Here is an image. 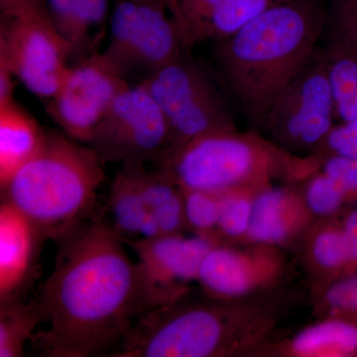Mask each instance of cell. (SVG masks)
I'll return each mask as SVG.
<instances>
[{
    "label": "cell",
    "instance_id": "6da1fadb",
    "mask_svg": "<svg viewBox=\"0 0 357 357\" xmlns=\"http://www.w3.org/2000/svg\"><path fill=\"white\" fill-rule=\"evenodd\" d=\"M53 271L35 298L42 357H110L143 312L136 261L95 215L57 243Z\"/></svg>",
    "mask_w": 357,
    "mask_h": 357
},
{
    "label": "cell",
    "instance_id": "7a4b0ae2",
    "mask_svg": "<svg viewBox=\"0 0 357 357\" xmlns=\"http://www.w3.org/2000/svg\"><path fill=\"white\" fill-rule=\"evenodd\" d=\"M328 13L321 0H279L217 42L222 83L253 126L262 128L276 98L318 54Z\"/></svg>",
    "mask_w": 357,
    "mask_h": 357
},
{
    "label": "cell",
    "instance_id": "3957f363",
    "mask_svg": "<svg viewBox=\"0 0 357 357\" xmlns=\"http://www.w3.org/2000/svg\"><path fill=\"white\" fill-rule=\"evenodd\" d=\"M103 181L105 164L91 147L47 131L43 147L1 189V198L56 243L98 213Z\"/></svg>",
    "mask_w": 357,
    "mask_h": 357
},
{
    "label": "cell",
    "instance_id": "277c9868",
    "mask_svg": "<svg viewBox=\"0 0 357 357\" xmlns=\"http://www.w3.org/2000/svg\"><path fill=\"white\" fill-rule=\"evenodd\" d=\"M155 169L181 189L220 195L260 190L278 176H309L317 163L312 156L298 158L258 134L236 128L206 134L172 150Z\"/></svg>",
    "mask_w": 357,
    "mask_h": 357
},
{
    "label": "cell",
    "instance_id": "5b68a950",
    "mask_svg": "<svg viewBox=\"0 0 357 357\" xmlns=\"http://www.w3.org/2000/svg\"><path fill=\"white\" fill-rule=\"evenodd\" d=\"M185 296L148 310L110 357H213L241 347L243 312L230 301L187 303Z\"/></svg>",
    "mask_w": 357,
    "mask_h": 357
},
{
    "label": "cell",
    "instance_id": "8992f818",
    "mask_svg": "<svg viewBox=\"0 0 357 357\" xmlns=\"http://www.w3.org/2000/svg\"><path fill=\"white\" fill-rule=\"evenodd\" d=\"M141 84L165 116L170 151L206 134L236 128L217 84L190 50Z\"/></svg>",
    "mask_w": 357,
    "mask_h": 357
},
{
    "label": "cell",
    "instance_id": "52a82bcc",
    "mask_svg": "<svg viewBox=\"0 0 357 357\" xmlns=\"http://www.w3.org/2000/svg\"><path fill=\"white\" fill-rule=\"evenodd\" d=\"M188 50L166 0H116L100 53L128 83L141 84Z\"/></svg>",
    "mask_w": 357,
    "mask_h": 357
},
{
    "label": "cell",
    "instance_id": "ba28073f",
    "mask_svg": "<svg viewBox=\"0 0 357 357\" xmlns=\"http://www.w3.org/2000/svg\"><path fill=\"white\" fill-rule=\"evenodd\" d=\"M337 119L335 96L323 51L284 89L261 129L285 151H316ZM292 154V153H291Z\"/></svg>",
    "mask_w": 357,
    "mask_h": 357
},
{
    "label": "cell",
    "instance_id": "9c48e42d",
    "mask_svg": "<svg viewBox=\"0 0 357 357\" xmlns=\"http://www.w3.org/2000/svg\"><path fill=\"white\" fill-rule=\"evenodd\" d=\"M103 164L156 165L170 151L163 112L141 84H129L115 98L88 144Z\"/></svg>",
    "mask_w": 357,
    "mask_h": 357
},
{
    "label": "cell",
    "instance_id": "30bf717a",
    "mask_svg": "<svg viewBox=\"0 0 357 357\" xmlns=\"http://www.w3.org/2000/svg\"><path fill=\"white\" fill-rule=\"evenodd\" d=\"M72 49L52 25L44 7L2 14L0 61L28 91L49 100L69 69Z\"/></svg>",
    "mask_w": 357,
    "mask_h": 357
},
{
    "label": "cell",
    "instance_id": "8fae6325",
    "mask_svg": "<svg viewBox=\"0 0 357 357\" xmlns=\"http://www.w3.org/2000/svg\"><path fill=\"white\" fill-rule=\"evenodd\" d=\"M100 52L70 65L47 112L66 135L88 145L115 98L129 86Z\"/></svg>",
    "mask_w": 357,
    "mask_h": 357
},
{
    "label": "cell",
    "instance_id": "7c38bea8",
    "mask_svg": "<svg viewBox=\"0 0 357 357\" xmlns=\"http://www.w3.org/2000/svg\"><path fill=\"white\" fill-rule=\"evenodd\" d=\"M218 241L208 237L165 234L126 244L137 260L145 312L178 299L198 282L204 256Z\"/></svg>",
    "mask_w": 357,
    "mask_h": 357
},
{
    "label": "cell",
    "instance_id": "4fadbf2b",
    "mask_svg": "<svg viewBox=\"0 0 357 357\" xmlns=\"http://www.w3.org/2000/svg\"><path fill=\"white\" fill-rule=\"evenodd\" d=\"M188 49L220 42L279 0H166Z\"/></svg>",
    "mask_w": 357,
    "mask_h": 357
},
{
    "label": "cell",
    "instance_id": "5bb4252c",
    "mask_svg": "<svg viewBox=\"0 0 357 357\" xmlns=\"http://www.w3.org/2000/svg\"><path fill=\"white\" fill-rule=\"evenodd\" d=\"M46 238L8 199L0 204V301L23 298L38 267Z\"/></svg>",
    "mask_w": 357,
    "mask_h": 357
},
{
    "label": "cell",
    "instance_id": "9a60e30c",
    "mask_svg": "<svg viewBox=\"0 0 357 357\" xmlns=\"http://www.w3.org/2000/svg\"><path fill=\"white\" fill-rule=\"evenodd\" d=\"M269 255L215 243L204 256L198 282L208 297L231 301L243 297L270 280L276 271Z\"/></svg>",
    "mask_w": 357,
    "mask_h": 357
},
{
    "label": "cell",
    "instance_id": "2e32d148",
    "mask_svg": "<svg viewBox=\"0 0 357 357\" xmlns=\"http://www.w3.org/2000/svg\"><path fill=\"white\" fill-rule=\"evenodd\" d=\"M96 215L126 244L162 236L132 166L128 163L121 164L105 206L98 208Z\"/></svg>",
    "mask_w": 357,
    "mask_h": 357
},
{
    "label": "cell",
    "instance_id": "e0dca14e",
    "mask_svg": "<svg viewBox=\"0 0 357 357\" xmlns=\"http://www.w3.org/2000/svg\"><path fill=\"white\" fill-rule=\"evenodd\" d=\"M304 198L287 188L266 185L256 192L248 236L260 245L288 243L306 225Z\"/></svg>",
    "mask_w": 357,
    "mask_h": 357
},
{
    "label": "cell",
    "instance_id": "ac0fdd59",
    "mask_svg": "<svg viewBox=\"0 0 357 357\" xmlns=\"http://www.w3.org/2000/svg\"><path fill=\"white\" fill-rule=\"evenodd\" d=\"M110 0H44L49 20L69 44L73 57L93 54L107 22Z\"/></svg>",
    "mask_w": 357,
    "mask_h": 357
},
{
    "label": "cell",
    "instance_id": "d6986e66",
    "mask_svg": "<svg viewBox=\"0 0 357 357\" xmlns=\"http://www.w3.org/2000/svg\"><path fill=\"white\" fill-rule=\"evenodd\" d=\"M47 131L15 100L0 105V189L35 156Z\"/></svg>",
    "mask_w": 357,
    "mask_h": 357
},
{
    "label": "cell",
    "instance_id": "ffe728a7",
    "mask_svg": "<svg viewBox=\"0 0 357 357\" xmlns=\"http://www.w3.org/2000/svg\"><path fill=\"white\" fill-rule=\"evenodd\" d=\"M288 349L292 356L299 357H356L357 321L333 314L301 331Z\"/></svg>",
    "mask_w": 357,
    "mask_h": 357
},
{
    "label": "cell",
    "instance_id": "44dd1931",
    "mask_svg": "<svg viewBox=\"0 0 357 357\" xmlns=\"http://www.w3.org/2000/svg\"><path fill=\"white\" fill-rule=\"evenodd\" d=\"M128 164L132 166L141 191L158 223L162 236L182 234L185 227L182 189L157 169L148 170L144 164Z\"/></svg>",
    "mask_w": 357,
    "mask_h": 357
},
{
    "label": "cell",
    "instance_id": "7402d4cb",
    "mask_svg": "<svg viewBox=\"0 0 357 357\" xmlns=\"http://www.w3.org/2000/svg\"><path fill=\"white\" fill-rule=\"evenodd\" d=\"M40 325L34 300L23 298L0 301V357L24 356L25 347L31 342Z\"/></svg>",
    "mask_w": 357,
    "mask_h": 357
},
{
    "label": "cell",
    "instance_id": "603a6c76",
    "mask_svg": "<svg viewBox=\"0 0 357 357\" xmlns=\"http://www.w3.org/2000/svg\"><path fill=\"white\" fill-rule=\"evenodd\" d=\"M325 55L335 96L337 119H357V59L345 55Z\"/></svg>",
    "mask_w": 357,
    "mask_h": 357
},
{
    "label": "cell",
    "instance_id": "cb8c5ba5",
    "mask_svg": "<svg viewBox=\"0 0 357 357\" xmlns=\"http://www.w3.org/2000/svg\"><path fill=\"white\" fill-rule=\"evenodd\" d=\"M259 190L237 189L220 195L218 239L241 238L248 236L252 213L253 199Z\"/></svg>",
    "mask_w": 357,
    "mask_h": 357
},
{
    "label": "cell",
    "instance_id": "d4e9b609",
    "mask_svg": "<svg viewBox=\"0 0 357 357\" xmlns=\"http://www.w3.org/2000/svg\"><path fill=\"white\" fill-rule=\"evenodd\" d=\"M184 196L185 227L198 236L218 241V223L220 217V195L198 190L182 189Z\"/></svg>",
    "mask_w": 357,
    "mask_h": 357
},
{
    "label": "cell",
    "instance_id": "484cf974",
    "mask_svg": "<svg viewBox=\"0 0 357 357\" xmlns=\"http://www.w3.org/2000/svg\"><path fill=\"white\" fill-rule=\"evenodd\" d=\"M311 250L316 264L335 274V279L347 275L349 259L340 222L319 230L314 237Z\"/></svg>",
    "mask_w": 357,
    "mask_h": 357
},
{
    "label": "cell",
    "instance_id": "4316f807",
    "mask_svg": "<svg viewBox=\"0 0 357 357\" xmlns=\"http://www.w3.org/2000/svg\"><path fill=\"white\" fill-rule=\"evenodd\" d=\"M310 177L304 196L310 213L326 217L337 213L351 202L344 188L321 169L310 174Z\"/></svg>",
    "mask_w": 357,
    "mask_h": 357
},
{
    "label": "cell",
    "instance_id": "83f0119b",
    "mask_svg": "<svg viewBox=\"0 0 357 357\" xmlns=\"http://www.w3.org/2000/svg\"><path fill=\"white\" fill-rule=\"evenodd\" d=\"M325 304L333 314L357 321V272L335 279L326 288Z\"/></svg>",
    "mask_w": 357,
    "mask_h": 357
},
{
    "label": "cell",
    "instance_id": "f1b7e54d",
    "mask_svg": "<svg viewBox=\"0 0 357 357\" xmlns=\"http://www.w3.org/2000/svg\"><path fill=\"white\" fill-rule=\"evenodd\" d=\"M321 162L328 156L357 160V119L333 126L321 146L312 153Z\"/></svg>",
    "mask_w": 357,
    "mask_h": 357
},
{
    "label": "cell",
    "instance_id": "f546056e",
    "mask_svg": "<svg viewBox=\"0 0 357 357\" xmlns=\"http://www.w3.org/2000/svg\"><path fill=\"white\" fill-rule=\"evenodd\" d=\"M14 79L16 77L10 69L7 67L6 63L0 61V105H6L14 100Z\"/></svg>",
    "mask_w": 357,
    "mask_h": 357
},
{
    "label": "cell",
    "instance_id": "4dcf8cb0",
    "mask_svg": "<svg viewBox=\"0 0 357 357\" xmlns=\"http://www.w3.org/2000/svg\"><path fill=\"white\" fill-rule=\"evenodd\" d=\"M44 0H0L2 14L20 13L24 9L43 6Z\"/></svg>",
    "mask_w": 357,
    "mask_h": 357
}]
</instances>
